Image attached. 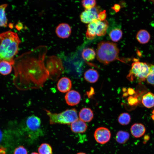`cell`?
<instances>
[{"label":"cell","mask_w":154,"mask_h":154,"mask_svg":"<svg viewBox=\"0 0 154 154\" xmlns=\"http://www.w3.org/2000/svg\"><path fill=\"white\" fill-rule=\"evenodd\" d=\"M47 48L40 46L14 59L15 76L23 90L42 87L49 78L44 62Z\"/></svg>","instance_id":"1"},{"label":"cell","mask_w":154,"mask_h":154,"mask_svg":"<svg viewBox=\"0 0 154 154\" xmlns=\"http://www.w3.org/2000/svg\"><path fill=\"white\" fill-rule=\"evenodd\" d=\"M21 41L16 33L9 31L0 34V61H6L12 65Z\"/></svg>","instance_id":"2"},{"label":"cell","mask_w":154,"mask_h":154,"mask_svg":"<svg viewBox=\"0 0 154 154\" xmlns=\"http://www.w3.org/2000/svg\"><path fill=\"white\" fill-rule=\"evenodd\" d=\"M119 50L117 45L110 41H102L97 45L96 57L100 62L107 65L111 62L118 60L124 62L119 57Z\"/></svg>","instance_id":"3"},{"label":"cell","mask_w":154,"mask_h":154,"mask_svg":"<svg viewBox=\"0 0 154 154\" xmlns=\"http://www.w3.org/2000/svg\"><path fill=\"white\" fill-rule=\"evenodd\" d=\"M44 110L49 117L51 124L59 123L69 125L78 119L77 111L75 108L67 109L59 113H53L46 109Z\"/></svg>","instance_id":"4"},{"label":"cell","mask_w":154,"mask_h":154,"mask_svg":"<svg viewBox=\"0 0 154 154\" xmlns=\"http://www.w3.org/2000/svg\"><path fill=\"white\" fill-rule=\"evenodd\" d=\"M150 66L145 62L135 61L132 64L127 78L130 81L135 79L138 81H145L150 72Z\"/></svg>","instance_id":"5"},{"label":"cell","mask_w":154,"mask_h":154,"mask_svg":"<svg viewBox=\"0 0 154 154\" xmlns=\"http://www.w3.org/2000/svg\"><path fill=\"white\" fill-rule=\"evenodd\" d=\"M46 67L49 74V78L56 80L64 71L63 63L60 58L55 56L47 57Z\"/></svg>","instance_id":"6"},{"label":"cell","mask_w":154,"mask_h":154,"mask_svg":"<svg viewBox=\"0 0 154 154\" xmlns=\"http://www.w3.org/2000/svg\"><path fill=\"white\" fill-rule=\"evenodd\" d=\"M109 24L107 21H102L96 20L89 23L86 35L87 38L89 40L93 39L96 36H102L106 33Z\"/></svg>","instance_id":"7"},{"label":"cell","mask_w":154,"mask_h":154,"mask_svg":"<svg viewBox=\"0 0 154 154\" xmlns=\"http://www.w3.org/2000/svg\"><path fill=\"white\" fill-rule=\"evenodd\" d=\"M111 133L109 130L104 127L97 128L94 133V137L96 141L104 144L108 142L111 137Z\"/></svg>","instance_id":"8"},{"label":"cell","mask_w":154,"mask_h":154,"mask_svg":"<svg viewBox=\"0 0 154 154\" xmlns=\"http://www.w3.org/2000/svg\"><path fill=\"white\" fill-rule=\"evenodd\" d=\"M100 12L96 7L90 9H85L80 15V20L84 23L89 24L98 19V14Z\"/></svg>","instance_id":"9"},{"label":"cell","mask_w":154,"mask_h":154,"mask_svg":"<svg viewBox=\"0 0 154 154\" xmlns=\"http://www.w3.org/2000/svg\"><path fill=\"white\" fill-rule=\"evenodd\" d=\"M41 123L40 119L38 117L34 115L29 116L25 121L26 129L32 132L40 131Z\"/></svg>","instance_id":"10"},{"label":"cell","mask_w":154,"mask_h":154,"mask_svg":"<svg viewBox=\"0 0 154 154\" xmlns=\"http://www.w3.org/2000/svg\"><path fill=\"white\" fill-rule=\"evenodd\" d=\"M55 32L58 37L62 39L67 38L71 34V28L68 24L62 23L56 27Z\"/></svg>","instance_id":"11"},{"label":"cell","mask_w":154,"mask_h":154,"mask_svg":"<svg viewBox=\"0 0 154 154\" xmlns=\"http://www.w3.org/2000/svg\"><path fill=\"white\" fill-rule=\"evenodd\" d=\"M66 103L70 106H74L78 104L80 102L81 96L79 93L74 90L68 92L65 96Z\"/></svg>","instance_id":"12"},{"label":"cell","mask_w":154,"mask_h":154,"mask_svg":"<svg viewBox=\"0 0 154 154\" xmlns=\"http://www.w3.org/2000/svg\"><path fill=\"white\" fill-rule=\"evenodd\" d=\"M72 83L68 77H64L58 81L57 86L58 90L62 93L68 92L71 89Z\"/></svg>","instance_id":"13"},{"label":"cell","mask_w":154,"mask_h":154,"mask_svg":"<svg viewBox=\"0 0 154 154\" xmlns=\"http://www.w3.org/2000/svg\"><path fill=\"white\" fill-rule=\"evenodd\" d=\"M71 130L74 132L77 133H83L85 132L87 128L86 123L79 119L71 124Z\"/></svg>","instance_id":"14"},{"label":"cell","mask_w":154,"mask_h":154,"mask_svg":"<svg viewBox=\"0 0 154 154\" xmlns=\"http://www.w3.org/2000/svg\"><path fill=\"white\" fill-rule=\"evenodd\" d=\"M146 129L145 126L141 123H135L133 124L130 128L131 133L134 137L138 138L144 135Z\"/></svg>","instance_id":"15"},{"label":"cell","mask_w":154,"mask_h":154,"mask_svg":"<svg viewBox=\"0 0 154 154\" xmlns=\"http://www.w3.org/2000/svg\"><path fill=\"white\" fill-rule=\"evenodd\" d=\"M79 116L80 119L84 122H89L92 119L94 114L92 110L89 108H83L79 112Z\"/></svg>","instance_id":"16"},{"label":"cell","mask_w":154,"mask_h":154,"mask_svg":"<svg viewBox=\"0 0 154 154\" xmlns=\"http://www.w3.org/2000/svg\"><path fill=\"white\" fill-rule=\"evenodd\" d=\"M84 77L86 81L91 83H94L98 80L99 75L96 70L91 68L87 70L85 72Z\"/></svg>","instance_id":"17"},{"label":"cell","mask_w":154,"mask_h":154,"mask_svg":"<svg viewBox=\"0 0 154 154\" xmlns=\"http://www.w3.org/2000/svg\"><path fill=\"white\" fill-rule=\"evenodd\" d=\"M136 38L138 42L141 44H145L150 40V35L149 33L145 29H141L138 31Z\"/></svg>","instance_id":"18"},{"label":"cell","mask_w":154,"mask_h":154,"mask_svg":"<svg viewBox=\"0 0 154 154\" xmlns=\"http://www.w3.org/2000/svg\"><path fill=\"white\" fill-rule=\"evenodd\" d=\"M142 103L146 107L150 108L154 106V94L148 92L144 95L142 97Z\"/></svg>","instance_id":"19"},{"label":"cell","mask_w":154,"mask_h":154,"mask_svg":"<svg viewBox=\"0 0 154 154\" xmlns=\"http://www.w3.org/2000/svg\"><path fill=\"white\" fill-rule=\"evenodd\" d=\"M96 55V52L92 48H88L84 49L82 53V58L87 61L93 60Z\"/></svg>","instance_id":"20"},{"label":"cell","mask_w":154,"mask_h":154,"mask_svg":"<svg viewBox=\"0 0 154 154\" xmlns=\"http://www.w3.org/2000/svg\"><path fill=\"white\" fill-rule=\"evenodd\" d=\"M12 65L6 61H0V74L4 76L9 74L12 70Z\"/></svg>","instance_id":"21"},{"label":"cell","mask_w":154,"mask_h":154,"mask_svg":"<svg viewBox=\"0 0 154 154\" xmlns=\"http://www.w3.org/2000/svg\"><path fill=\"white\" fill-rule=\"evenodd\" d=\"M129 137V134L127 132L120 130L117 133L115 139L118 143L120 144H123L128 141Z\"/></svg>","instance_id":"22"},{"label":"cell","mask_w":154,"mask_h":154,"mask_svg":"<svg viewBox=\"0 0 154 154\" xmlns=\"http://www.w3.org/2000/svg\"><path fill=\"white\" fill-rule=\"evenodd\" d=\"M7 4H4L0 5V27H6L7 25V19L5 10Z\"/></svg>","instance_id":"23"},{"label":"cell","mask_w":154,"mask_h":154,"mask_svg":"<svg viewBox=\"0 0 154 154\" xmlns=\"http://www.w3.org/2000/svg\"><path fill=\"white\" fill-rule=\"evenodd\" d=\"M123 33L121 29L115 28L112 30L109 33V36L113 42H117L122 38Z\"/></svg>","instance_id":"24"},{"label":"cell","mask_w":154,"mask_h":154,"mask_svg":"<svg viewBox=\"0 0 154 154\" xmlns=\"http://www.w3.org/2000/svg\"><path fill=\"white\" fill-rule=\"evenodd\" d=\"M131 119V117L129 114L127 113H123L119 116L118 121L122 125H126L129 124Z\"/></svg>","instance_id":"25"},{"label":"cell","mask_w":154,"mask_h":154,"mask_svg":"<svg viewBox=\"0 0 154 154\" xmlns=\"http://www.w3.org/2000/svg\"><path fill=\"white\" fill-rule=\"evenodd\" d=\"M38 151L39 154H52V149L48 144L43 143L39 147Z\"/></svg>","instance_id":"26"},{"label":"cell","mask_w":154,"mask_h":154,"mask_svg":"<svg viewBox=\"0 0 154 154\" xmlns=\"http://www.w3.org/2000/svg\"><path fill=\"white\" fill-rule=\"evenodd\" d=\"M81 4L85 9H90L96 7V0H82Z\"/></svg>","instance_id":"27"},{"label":"cell","mask_w":154,"mask_h":154,"mask_svg":"<svg viewBox=\"0 0 154 154\" xmlns=\"http://www.w3.org/2000/svg\"><path fill=\"white\" fill-rule=\"evenodd\" d=\"M149 66L150 72L146 79L148 83L154 85V65H151Z\"/></svg>","instance_id":"28"},{"label":"cell","mask_w":154,"mask_h":154,"mask_svg":"<svg viewBox=\"0 0 154 154\" xmlns=\"http://www.w3.org/2000/svg\"><path fill=\"white\" fill-rule=\"evenodd\" d=\"M14 154H27V151L23 146H20L15 149Z\"/></svg>","instance_id":"29"},{"label":"cell","mask_w":154,"mask_h":154,"mask_svg":"<svg viewBox=\"0 0 154 154\" xmlns=\"http://www.w3.org/2000/svg\"><path fill=\"white\" fill-rule=\"evenodd\" d=\"M107 14L106 11L104 10L103 11H100L98 14V19L102 21L105 20L106 18Z\"/></svg>","instance_id":"30"},{"label":"cell","mask_w":154,"mask_h":154,"mask_svg":"<svg viewBox=\"0 0 154 154\" xmlns=\"http://www.w3.org/2000/svg\"><path fill=\"white\" fill-rule=\"evenodd\" d=\"M128 104L131 105L135 104L137 102L138 100L136 97L131 96L129 97L127 100Z\"/></svg>","instance_id":"31"},{"label":"cell","mask_w":154,"mask_h":154,"mask_svg":"<svg viewBox=\"0 0 154 154\" xmlns=\"http://www.w3.org/2000/svg\"><path fill=\"white\" fill-rule=\"evenodd\" d=\"M121 7L120 5L118 4H115L111 7V8L114 10L116 13L119 12L120 10Z\"/></svg>","instance_id":"32"},{"label":"cell","mask_w":154,"mask_h":154,"mask_svg":"<svg viewBox=\"0 0 154 154\" xmlns=\"http://www.w3.org/2000/svg\"><path fill=\"white\" fill-rule=\"evenodd\" d=\"M128 92L129 94L132 95L134 93V91L133 89L129 88L128 89Z\"/></svg>","instance_id":"33"},{"label":"cell","mask_w":154,"mask_h":154,"mask_svg":"<svg viewBox=\"0 0 154 154\" xmlns=\"http://www.w3.org/2000/svg\"><path fill=\"white\" fill-rule=\"evenodd\" d=\"M3 137L2 133L1 130L0 129V142L1 141Z\"/></svg>","instance_id":"34"},{"label":"cell","mask_w":154,"mask_h":154,"mask_svg":"<svg viewBox=\"0 0 154 154\" xmlns=\"http://www.w3.org/2000/svg\"><path fill=\"white\" fill-rule=\"evenodd\" d=\"M152 113V115L151 116V118L154 121V110L153 111Z\"/></svg>","instance_id":"35"},{"label":"cell","mask_w":154,"mask_h":154,"mask_svg":"<svg viewBox=\"0 0 154 154\" xmlns=\"http://www.w3.org/2000/svg\"><path fill=\"white\" fill-rule=\"evenodd\" d=\"M76 154H87L84 152H79L77 153Z\"/></svg>","instance_id":"36"},{"label":"cell","mask_w":154,"mask_h":154,"mask_svg":"<svg viewBox=\"0 0 154 154\" xmlns=\"http://www.w3.org/2000/svg\"><path fill=\"white\" fill-rule=\"evenodd\" d=\"M31 154H39L38 153H37L34 152L32 153Z\"/></svg>","instance_id":"37"}]
</instances>
